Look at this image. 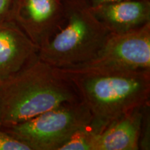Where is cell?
I'll return each mask as SVG.
<instances>
[{
	"label": "cell",
	"instance_id": "cell-13",
	"mask_svg": "<svg viewBox=\"0 0 150 150\" xmlns=\"http://www.w3.org/2000/svg\"><path fill=\"white\" fill-rule=\"evenodd\" d=\"M15 0H0V21L11 19Z\"/></svg>",
	"mask_w": 150,
	"mask_h": 150
},
{
	"label": "cell",
	"instance_id": "cell-1",
	"mask_svg": "<svg viewBox=\"0 0 150 150\" xmlns=\"http://www.w3.org/2000/svg\"><path fill=\"white\" fill-rule=\"evenodd\" d=\"M70 79L92 115L91 129L102 131L110 123L150 103V72L60 69Z\"/></svg>",
	"mask_w": 150,
	"mask_h": 150
},
{
	"label": "cell",
	"instance_id": "cell-6",
	"mask_svg": "<svg viewBox=\"0 0 150 150\" xmlns=\"http://www.w3.org/2000/svg\"><path fill=\"white\" fill-rule=\"evenodd\" d=\"M63 0H15L11 19L39 48L47 44L63 26Z\"/></svg>",
	"mask_w": 150,
	"mask_h": 150
},
{
	"label": "cell",
	"instance_id": "cell-3",
	"mask_svg": "<svg viewBox=\"0 0 150 150\" xmlns=\"http://www.w3.org/2000/svg\"><path fill=\"white\" fill-rule=\"evenodd\" d=\"M63 1L64 23L40 48L38 59L56 68H76L97 56L110 33L95 18L86 0Z\"/></svg>",
	"mask_w": 150,
	"mask_h": 150
},
{
	"label": "cell",
	"instance_id": "cell-8",
	"mask_svg": "<svg viewBox=\"0 0 150 150\" xmlns=\"http://www.w3.org/2000/svg\"><path fill=\"white\" fill-rule=\"evenodd\" d=\"M91 10L102 25L113 34L129 32L150 23V0L103 4L91 7Z\"/></svg>",
	"mask_w": 150,
	"mask_h": 150
},
{
	"label": "cell",
	"instance_id": "cell-14",
	"mask_svg": "<svg viewBox=\"0 0 150 150\" xmlns=\"http://www.w3.org/2000/svg\"><path fill=\"white\" fill-rule=\"evenodd\" d=\"M126 1V0H86V2L91 7L96 6L103 4L115 2V1Z\"/></svg>",
	"mask_w": 150,
	"mask_h": 150
},
{
	"label": "cell",
	"instance_id": "cell-4",
	"mask_svg": "<svg viewBox=\"0 0 150 150\" xmlns=\"http://www.w3.org/2000/svg\"><path fill=\"white\" fill-rule=\"evenodd\" d=\"M92 115L86 105L76 102L62 105L27 121L0 128L31 150H59L81 131L91 128Z\"/></svg>",
	"mask_w": 150,
	"mask_h": 150
},
{
	"label": "cell",
	"instance_id": "cell-2",
	"mask_svg": "<svg viewBox=\"0 0 150 150\" xmlns=\"http://www.w3.org/2000/svg\"><path fill=\"white\" fill-rule=\"evenodd\" d=\"M79 101L81 99L70 79L59 68L38 57L0 82V128Z\"/></svg>",
	"mask_w": 150,
	"mask_h": 150
},
{
	"label": "cell",
	"instance_id": "cell-12",
	"mask_svg": "<svg viewBox=\"0 0 150 150\" xmlns=\"http://www.w3.org/2000/svg\"><path fill=\"white\" fill-rule=\"evenodd\" d=\"M0 150H31L27 145L0 129Z\"/></svg>",
	"mask_w": 150,
	"mask_h": 150
},
{
	"label": "cell",
	"instance_id": "cell-7",
	"mask_svg": "<svg viewBox=\"0 0 150 150\" xmlns=\"http://www.w3.org/2000/svg\"><path fill=\"white\" fill-rule=\"evenodd\" d=\"M39 50L12 19L0 21V82L36 59Z\"/></svg>",
	"mask_w": 150,
	"mask_h": 150
},
{
	"label": "cell",
	"instance_id": "cell-9",
	"mask_svg": "<svg viewBox=\"0 0 150 150\" xmlns=\"http://www.w3.org/2000/svg\"><path fill=\"white\" fill-rule=\"evenodd\" d=\"M142 106L110 123L100 132H95L92 150L139 149Z\"/></svg>",
	"mask_w": 150,
	"mask_h": 150
},
{
	"label": "cell",
	"instance_id": "cell-11",
	"mask_svg": "<svg viewBox=\"0 0 150 150\" xmlns=\"http://www.w3.org/2000/svg\"><path fill=\"white\" fill-rule=\"evenodd\" d=\"M139 149H150V103L142 106V117L139 142Z\"/></svg>",
	"mask_w": 150,
	"mask_h": 150
},
{
	"label": "cell",
	"instance_id": "cell-5",
	"mask_svg": "<svg viewBox=\"0 0 150 150\" xmlns=\"http://www.w3.org/2000/svg\"><path fill=\"white\" fill-rule=\"evenodd\" d=\"M76 68L150 72V23L127 33H110L97 56Z\"/></svg>",
	"mask_w": 150,
	"mask_h": 150
},
{
	"label": "cell",
	"instance_id": "cell-10",
	"mask_svg": "<svg viewBox=\"0 0 150 150\" xmlns=\"http://www.w3.org/2000/svg\"><path fill=\"white\" fill-rule=\"evenodd\" d=\"M95 133L91 128L81 131L62 145L59 150H92Z\"/></svg>",
	"mask_w": 150,
	"mask_h": 150
}]
</instances>
